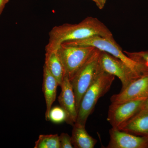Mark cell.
<instances>
[{"label":"cell","mask_w":148,"mask_h":148,"mask_svg":"<svg viewBox=\"0 0 148 148\" xmlns=\"http://www.w3.org/2000/svg\"><path fill=\"white\" fill-rule=\"evenodd\" d=\"M45 51L56 50L66 42L79 40L94 36L112 38V34L103 23L95 17L88 16L78 24H64L53 27L49 34Z\"/></svg>","instance_id":"obj_1"},{"label":"cell","mask_w":148,"mask_h":148,"mask_svg":"<svg viewBox=\"0 0 148 148\" xmlns=\"http://www.w3.org/2000/svg\"><path fill=\"white\" fill-rule=\"evenodd\" d=\"M115 76L102 71L83 96L75 123L86 126L99 99L108 92Z\"/></svg>","instance_id":"obj_2"},{"label":"cell","mask_w":148,"mask_h":148,"mask_svg":"<svg viewBox=\"0 0 148 148\" xmlns=\"http://www.w3.org/2000/svg\"><path fill=\"white\" fill-rule=\"evenodd\" d=\"M62 44L66 45L93 47L101 51L107 52L119 58L142 76L148 75V68L128 57L117 43L113 37L107 38L96 36L84 40L66 42Z\"/></svg>","instance_id":"obj_3"},{"label":"cell","mask_w":148,"mask_h":148,"mask_svg":"<svg viewBox=\"0 0 148 148\" xmlns=\"http://www.w3.org/2000/svg\"><path fill=\"white\" fill-rule=\"evenodd\" d=\"M101 51L95 48L86 62L70 80L75 93L77 113L83 96L103 71L99 64Z\"/></svg>","instance_id":"obj_4"},{"label":"cell","mask_w":148,"mask_h":148,"mask_svg":"<svg viewBox=\"0 0 148 148\" xmlns=\"http://www.w3.org/2000/svg\"><path fill=\"white\" fill-rule=\"evenodd\" d=\"M95 48L87 46H71L61 44L56 52L62 62L66 76L70 80L85 64Z\"/></svg>","instance_id":"obj_5"},{"label":"cell","mask_w":148,"mask_h":148,"mask_svg":"<svg viewBox=\"0 0 148 148\" xmlns=\"http://www.w3.org/2000/svg\"><path fill=\"white\" fill-rule=\"evenodd\" d=\"M99 64L103 71L117 77L120 80L121 90L132 82L142 77L123 61L104 51H101Z\"/></svg>","instance_id":"obj_6"},{"label":"cell","mask_w":148,"mask_h":148,"mask_svg":"<svg viewBox=\"0 0 148 148\" xmlns=\"http://www.w3.org/2000/svg\"><path fill=\"white\" fill-rule=\"evenodd\" d=\"M147 99L127 101L109 106L107 120L112 127L118 128L141 110Z\"/></svg>","instance_id":"obj_7"},{"label":"cell","mask_w":148,"mask_h":148,"mask_svg":"<svg viewBox=\"0 0 148 148\" xmlns=\"http://www.w3.org/2000/svg\"><path fill=\"white\" fill-rule=\"evenodd\" d=\"M148 98V75L135 80L123 90L111 97V104Z\"/></svg>","instance_id":"obj_8"},{"label":"cell","mask_w":148,"mask_h":148,"mask_svg":"<svg viewBox=\"0 0 148 148\" xmlns=\"http://www.w3.org/2000/svg\"><path fill=\"white\" fill-rule=\"evenodd\" d=\"M107 148H148V137L137 136L112 127Z\"/></svg>","instance_id":"obj_9"},{"label":"cell","mask_w":148,"mask_h":148,"mask_svg":"<svg viewBox=\"0 0 148 148\" xmlns=\"http://www.w3.org/2000/svg\"><path fill=\"white\" fill-rule=\"evenodd\" d=\"M61 92L58 97L60 107L66 112V122L73 125L76 121L77 111L76 106L75 93L71 84L68 77L65 76L61 86Z\"/></svg>","instance_id":"obj_10"},{"label":"cell","mask_w":148,"mask_h":148,"mask_svg":"<svg viewBox=\"0 0 148 148\" xmlns=\"http://www.w3.org/2000/svg\"><path fill=\"white\" fill-rule=\"evenodd\" d=\"M117 129L132 135L148 137V110H141Z\"/></svg>","instance_id":"obj_11"},{"label":"cell","mask_w":148,"mask_h":148,"mask_svg":"<svg viewBox=\"0 0 148 148\" xmlns=\"http://www.w3.org/2000/svg\"><path fill=\"white\" fill-rule=\"evenodd\" d=\"M58 82L45 66L43 67L42 91L46 104L45 119L48 121L49 114L56 98Z\"/></svg>","instance_id":"obj_12"},{"label":"cell","mask_w":148,"mask_h":148,"mask_svg":"<svg viewBox=\"0 0 148 148\" xmlns=\"http://www.w3.org/2000/svg\"><path fill=\"white\" fill-rule=\"evenodd\" d=\"M45 66L61 86L66 74L62 62L56 50L46 51Z\"/></svg>","instance_id":"obj_13"},{"label":"cell","mask_w":148,"mask_h":148,"mask_svg":"<svg viewBox=\"0 0 148 148\" xmlns=\"http://www.w3.org/2000/svg\"><path fill=\"white\" fill-rule=\"evenodd\" d=\"M73 127L71 139L74 148H93L95 147L97 140L89 135L85 126L75 123Z\"/></svg>","instance_id":"obj_14"},{"label":"cell","mask_w":148,"mask_h":148,"mask_svg":"<svg viewBox=\"0 0 148 148\" xmlns=\"http://www.w3.org/2000/svg\"><path fill=\"white\" fill-rule=\"evenodd\" d=\"M34 148H61L58 134L40 135L35 143Z\"/></svg>","instance_id":"obj_15"},{"label":"cell","mask_w":148,"mask_h":148,"mask_svg":"<svg viewBox=\"0 0 148 148\" xmlns=\"http://www.w3.org/2000/svg\"><path fill=\"white\" fill-rule=\"evenodd\" d=\"M67 120L66 112L61 107L56 106L51 108L49 114L48 120L56 124H59Z\"/></svg>","instance_id":"obj_16"},{"label":"cell","mask_w":148,"mask_h":148,"mask_svg":"<svg viewBox=\"0 0 148 148\" xmlns=\"http://www.w3.org/2000/svg\"><path fill=\"white\" fill-rule=\"evenodd\" d=\"M123 52L133 61L143 64L148 68V51L138 52H129L123 51Z\"/></svg>","instance_id":"obj_17"},{"label":"cell","mask_w":148,"mask_h":148,"mask_svg":"<svg viewBox=\"0 0 148 148\" xmlns=\"http://www.w3.org/2000/svg\"><path fill=\"white\" fill-rule=\"evenodd\" d=\"M61 148H73V146L72 143L71 137L67 133H61L59 136Z\"/></svg>","instance_id":"obj_18"},{"label":"cell","mask_w":148,"mask_h":148,"mask_svg":"<svg viewBox=\"0 0 148 148\" xmlns=\"http://www.w3.org/2000/svg\"><path fill=\"white\" fill-rule=\"evenodd\" d=\"M100 10L103 9L106 5L107 0H92Z\"/></svg>","instance_id":"obj_19"},{"label":"cell","mask_w":148,"mask_h":148,"mask_svg":"<svg viewBox=\"0 0 148 148\" xmlns=\"http://www.w3.org/2000/svg\"><path fill=\"white\" fill-rule=\"evenodd\" d=\"M9 0H0V15L2 13L4 8Z\"/></svg>","instance_id":"obj_20"},{"label":"cell","mask_w":148,"mask_h":148,"mask_svg":"<svg viewBox=\"0 0 148 148\" xmlns=\"http://www.w3.org/2000/svg\"><path fill=\"white\" fill-rule=\"evenodd\" d=\"M142 110H148V98L147 99L143 107H142Z\"/></svg>","instance_id":"obj_21"}]
</instances>
